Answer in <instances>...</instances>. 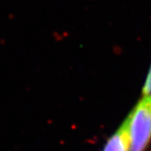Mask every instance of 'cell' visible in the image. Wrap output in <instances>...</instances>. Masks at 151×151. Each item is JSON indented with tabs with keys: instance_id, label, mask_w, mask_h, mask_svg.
Listing matches in <instances>:
<instances>
[{
	"instance_id": "obj_1",
	"label": "cell",
	"mask_w": 151,
	"mask_h": 151,
	"mask_svg": "<svg viewBox=\"0 0 151 151\" xmlns=\"http://www.w3.org/2000/svg\"><path fill=\"white\" fill-rule=\"evenodd\" d=\"M130 114L129 151H145L151 139V97H143Z\"/></svg>"
},
{
	"instance_id": "obj_2",
	"label": "cell",
	"mask_w": 151,
	"mask_h": 151,
	"mask_svg": "<svg viewBox=\"0 0 151 151\" xmlns=\"http://www.w3.org/2000/svg\"><path fill=\"white\" fill-rule=\"evenodd\" d=\"M130 121L131 114L108 140L103 151H129L130 145Z\"/></svg>"
},
{
	"instance_id": "obj_3",
	"label": "cell",
	"mask_w": 151,
	"mask_h": 151,
	"mask_svg": "<svg viewBox=\"0 0 151 151\" xmlns=\"http://www.w3.org/2000/svg\"><path fill=\"white\" fill-rule=\"evenodd\" d=\"M143 97H151V65L149 69V72L146 77L145 85L143 87Z\"/></svg>"
}]
</instances>
